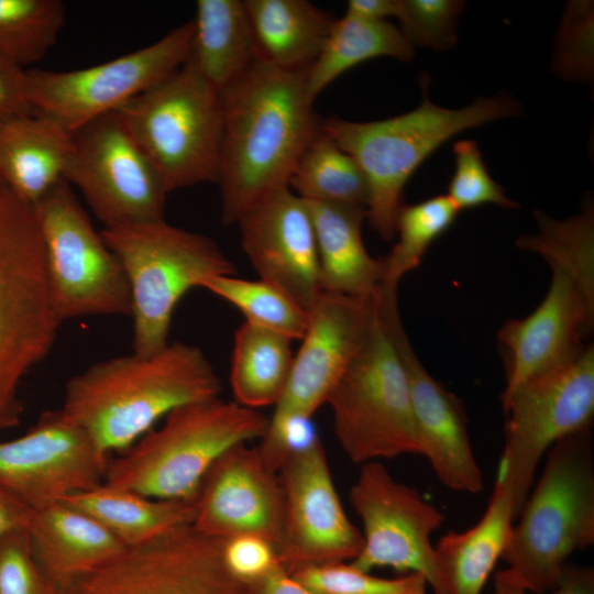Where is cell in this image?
I'll list each match as a JSON object with an SVG mask.
<instances>
[{"label":"cell","instance_id":"obj_1","mask_svg":"<svg viewBox=\"0 0 594 594\" xmlns=\"http://www.w3.org/2000/svg\"><path fill=\"white\" fill-rule=\"evenodd\" d=\"M307 72L257 59L220 92L222 132L216 183L221 219L237 221L270 195L289 187L304 151L321 129L306 89Z\"/></svg>","mask_w":594,"mask_h":594},{"label":"cell","instance_id":"obj_2","mask_svg":"<svg viewBox=\"0 0 594 594\" xmlns=\"http://www.w3.org/2000/svg\"><path fill=\"white\" fill-rule=\"evenodd\" d=\"M221 382L195 345L168 342L90 365L72 377L61 411L109 455L130 448L172 410L219 397Z\"/></svg>","mask_w":594,"mask_h":594},{"label":"cell","instance_id":"obj_3","mask_svg":"<svg viewBox=\"0 0 594 594\" xmlns=\"http://www.w3.org/2000/svg\"><path fill=\"white\" fill-rule=\"evenodd\" d=\"M544 455L501 557L507 563L504 574L537 594L553 591L569 557L594 543L591 427L560 439Z\"/></svg>","mask_w":594,"mask_h":594},{"label":"cell","instance_id":"obj_4","mask_svg":"<svg viewBox=\"0 0 594 594\" xmlns=\"http://www.w3.org/2000/svg\"><path fill=\"white\" fill-rule=\"evenodd\" d=\"M416 109L388 119L355 122L337 117L321 120L322 131L350 154L367 185L366 219L385 240L396 235L404 188L418 166L442 143L465 130L518 116L508 96L479 98L460 109L433 105L427 97Z\"/></svg>","mask_w":594,"mask_h":594},{"label":"cell","instance_id":"obj_5","mask_svg":"<svg viewBox=\"0 0 594 594\" xmlns=\"http://www.w3.org/2000/svg\"><path fill=\"white\" fill-rule=\"evenodd\" d=\"M61 323L34 207L0 180V431L20 424L22 380L47 356Z\"/></svg>","mask_w":594,"mask_h":594},{"label":"cell","instance_id":"obj_6","mask_svg":"<svg viewBox=\"0 0 594 594\" xmlns=\"http://www.w3.org/2000/svg\"><path fill=\"white\" fill-rule=\"evenodd\" d=\"M267 426L260 410L220 397L180 406L108 461L102 483L151 498L195 501L212 463L230 448L261 439Z\"/></svg>","mask_w":594,"mask_h":594},{"label":"cell","instance_id":"obj_7","mask_svg":"<svg viewBox=\"0 0 594 594\" xmlns=\"http://www.w3.org/2000/svg\"><path fill=\"white\" fill-rule=\"evenodd\" d=\"M101 234L127 275L133 352L153 354L168 344L173 314L191 288L235 265L210 238L157 221L103 228Z\"/></svg>","mask_w":594,"mask_h":594},{"label":"cell","instance_id":"obj_8","mask_svg":"<svg viewBox=\"0 0 594 594\" xmlns=\"http://www.w3.org/2000/svg\"><path fill=\"white\" fill-rule=\"evenodd\" d=\"M116 112L168 194L216 183L222 132L221 97L187 63Z\"/></svg>","mask_w":594,"mask_h":594},{"label":"cell","instance_id":"obj_9","mask_svg":"<svg viewBox=\"0 0 594 594\" xmlns=\"http://www.w3.org/2000/svg\"><path fill=\"white\" fill-rule=\"evenodd\" d=\"M326 404L337 440L351 461L362 465L420 454L406 371L380 310L367 342Z\"/></svg>","mask_w":594,"mask_h":594},{"label":"cell","instance_id":"obj_10","mask_svg":"<svg viewBox=\"0 0 594 594\" xmlns=\"http://www.w3.org/2000/svg\"><path fill=\"white\" fill-rule=\"evenodd\" d=\"M52 304L61 322L91 316H131L124 270L92 227L66 182L35 205Z\"/></svg>","mask_w":594,"mask_h":594},{"label":"cell","instance_id":"obj_11","mask_svg":"<svg viewBox=\"0 0 594 594\" xmlns=\"http://www.w3.org/2000/svg\"><path fill=\"white\" fill-rule=\"evenodd\" d=\"M505 446L497 479L512 496L515 520L547 451L560 439L591 427L594 415V348L535 376L501 399Z\"/></svg>","mask_w":594,"mask_h":594},{"label":"cell","instance_id":"obj_12","mask_svg":"<svg viewBox=\"0 0 594 594\" xmlns=\"http://www.w3.org/2000/svg\"><path fill=\"white\" fill-rule=\"evenodd\" d=\"M191 37L193 21H188L158 41L106 63L67 72L26 69L30 105L74 133L173 75L186 63Z\"/></svg>","mask_w":594,"mask_h":594},{"label":"cell","instance_id":"obj_13","mask_svg":"<svg viewBox=\"0 0 594 594\" xmlns=\"http://www.w3.org/2000/svg\"><path fill=\"white\" fill-rule=\"evenodd\" d=\"M223 542L178 526L70 579L58 594H250L228 569Z\"/></svg>","mask_w":594,"mask_h":594},{"label":"cell","instance_id":"obj_14","mask_svg":"<svg viewBox=\"0 0 594 594\" xmlns=\"http://www.w3.org/2000/svg\"><path fill=\"white\" fill-rule=\"evenodd\" d=\"M64 180L81 193L103 228L164 219L168 193L116 111L73 133Z\"/></svg>","mask_w":594,"mask_h":594},{"label":"cell","instance_id":"obj_15","mask_svg":"<svg viewBox=\"0 0 594 594\" xmlns=\"http://www.w3.org/2000/svg\"><path fill=\"white\" fill-rule=\"evenodd\" d=\"M349 497L363 524V547L350 561L353 566L419 573L435 594H449L431 543L446 519L438 507L416 487L395 480L378 461L361 465Z\"/></svg>","mask_w":594,"mask_h":594},{"label":"cell","instance_id":"obj_16","mask_svg":"<svg viewBox=\"0 0 594 594\" xmlns=\"http://www.w3.org/2000/svg\"><path fill=\"white\" fill-rule=\"evenodd\" d=\"M551 283L527 317L505 322L497 340L505 362L501 399L526 381L561 366L588 344L594 326V264L552 261Z\"/></svg>","mask_w":594,"mask_h":594},{"label":"cell","instance_id":"obj_17","mask_svg":"<svg viewBox=\"0 0 594 594\" xmlns=\"http://www.w3.org/2000/svg\"><path fill=\"white\" fill-rule=\"evenodd\" d=\"M278 476L285 498L277 547L280 565L289 573L305 565L355 559L363 536L342 507L321 439L288 454Z\"/></svg>","mask_w":594,"mask_h":594},{"label":"cell","instance_id":"obj_18","mask_svg":"<svg viewBox=\"0 0 594 594\" xmlns=\"http://www.w3.org/2000/svg\"><path fill=\"white\" fill-rule=\"evenodd\" d=\"M108 461L61 409L46 410L23 436L0 442V485L40 509L102 483Z\"/></svg>","mask_w":594,"mask_h":594},{"label":"cell","instance_id":"obj_19","mask_svg":"<svg viewBox=\"0 0 594 594\" xmlns=\"http://www.w3.org/2000/svg\"><path fill=\"white\" fill-rule=\"evenodd\" d=\"M378 295L320 292L307 308V324L290 375L274 411L314 416L367 342Z\"/></svg>","mask_w":594,"mask_h":594},{"label":"cell","instance_id":"obj_20","mask_svg":"<svg viewBox=\"0 0 594 594\" xmlns=\"http://www.w3.org/2000/svg\"><path fill=\"white\" fill-rule=\"evenodd\" d=\"M195 504L193 526L207 536H257L276 548L280 542L284 490L257 447L241 443L223 452L204 475Z\"/></svg>","mask_w":594,"mask_h":594},{"label":"cell","instance_id":"obj_21","mask_svg":"<svg viewBox=\"0 0 594 594\" xmlns=\"http://www.w3.org/2000/svg\"><path fill=\"white\" fill-rule=\"evenodd\" d=\"M378 309L406 371L420 454L446 487L480 493L483 472L472 450L463 403L432 377L416 355L402 324L397 302H380Z\"/></svg>","mask_w":594,"mask_h":594},{"label":"cell","instance_id":"obj_22","mask_svg":"<svg viewBox=\"0 0 594 594\" xmlns=\"http://www.w3.org/2000/svg\"><path fill=\"white\" fill-rule=\"evenodd\" d=\"M241 245L260 279L302 308L321 292L316 235L305 200L289 187L248 210L238 221Z\"/></svg>","mask_w":594,"mask_h":594},{"label":"cell","instance_id":"obj_23","mask_svg":"<svg viewBox=\"0 0 594 594\" xmlns=\"http://www.w3.org/2000/svg\"><path fill=\"white\" fill-rule=\"evenodd\" d=\"M72 147L73 133L47 116L1 120L0 180L33 206L64 180Z\"/></svg>","mask_w":594,"mask_h":594},{"label":"cell","instance_id":"obj_24","mask_svg":"<svg viewBox=\"0 0 594 594\" xmlns=\"http://www.w3.org/2000/svg\"><path fill=\"white\" fill-rule=\"evenodd\" d=\"M26 532L41 569L56 587L127 548L95 518L62 501L33 509Z\"/></svg>","mask_w":594,"mask_h":594},{"label":"cell","instance_id":"obj_25","mask_svg":"<svg viewBox=\"0 0 594 594\" xmlns=\"http://www.w3.org/2000/svg\"><path fill=\"white\" fill-rule=\"evenodd\" d=\"M318 252L321 292L359 297L378 295L384 261L370 255L362 239L366 209L360 206L305 201Z\"/></svg>","mask_w":594,"mask_h":594},{"label":"cell","instance_id":"obj_26","mask_svg":"<svg viewBox=\"0 0 594 594\" xmlns=\"http://www.w3.org/2000/svg\"><path fill=\"white\" fill-rule=\"evenodd\" d=\"M186 63L218 92L257 61L242 0H198Z\"/></svg>","mask_w":594,"mask_h":594},{"label":"cell","instance_id":"obj_27","mask_svg":"<svg viewBox=\"0 0 594 594\" xmlns=\"http://www.w3.org/2000/svg\"><path fill=\"white\" fill-rule=\"evenodd\" d=\"M257 59L307 72L319 55L333 19L307 0H243Z\"/></svg>","mask_w":594,"mask_h":594},{"label":"cell","instance_id":"obj_28","mask_svg":"<svg viewBox=\"0 0 594 594\" xmlns=\"http://www.w3.org/2000/svg\"><path fill=\"white\" fill-rule=\"evenodd\" d=\"M515 521L509 491L496 480L486 510L471 528L448 531L435 546L449 594H480Z\"/></svg>","mask_w":594,"mask_h":594},{"label":"cell","instance_id":"obj_29","mask_svg":"<svg viewBox=\"0 0 594 594\" xmlns=\"http://www.w3.org/2000/svg\"><path fill=\"white\" fill-rule=\"evenodd\" d=\"M62 502L88 514L125 547H134L183 525H193L195 501L151 498L100 483Z\"/></svg>","mask_w":594,"mask_h":594},{"label":"cell","instance_id":"obj_30","mask_svg":"<svg viewBox=\"0 0 594 594\" xmlns=\"http://www.w3.org/2000/svg\"><path fill=\"white\" fill-rule=\"evenodd\" d=\"M383 56L408 62L415 56V46L386 21H367L348 14L333 20L319 55L306 73L309 99L314 102L344 72Z\"/></svg>","mask_w":594,"mask_h":594},{"label":"cell","instance_id":"obj_31","mask_svg":"<svg viewBox=\"0 0 594 594\" xmlns=\"http://www.w3.org/2000/svg\"><path fill=\"white\" fill-rule=\"evenodd\" d=\"M290 342L249 322L237 329L230 370L234 402L257 410L278 403L292 371Z\"/></svg>","mask_w":594,"mask_h":594},{"label":"cell","instance_id":"obj_32","mask_svg":"<svg viewBox=\"0 0 594 594\" xmlns=\"http://www.w3.org/2000/svg\"><path fill=\"white\" fill-rule=\"evenodd\" d=\"M289 188L305 201L360 206L366 209L367 185L355 160L320 131L300 156Z\"/></svg>","mask_w":594,"mask_h":594},{"label":"cell","instance_id":"obj_33","mask_svg":"<svg viewBox=\"0 0 594 594\" xmlns=\"http://www.w3.org/2000/svg\"><path fill=\"white\" fill-rule=\"evenodd\" d=\"M459 212L447 195L402 205L396 220L398 241L391 253L383 257L381 297H397L402 278L418 267L430 245L450 228Z\"/></svg>","mask_w":594,"mask_h":594},{"label":"cell","instance_id":"obj_34","mask_svg":"<svg viewBox=\"0 0 594 594\" xmlns=\"http://www.w3.org/2000/svg\"><path fill=\"white\" fill-rule=\"evenodd\" d=\"M200 288L237 307L245 322L300 340L307 324V310L282 289L258 279L249 280L235 275H220L206 279Z\"/></svg>","mask_w":594,"mask_h":594},{"label":"cell","instance_id":"obj_35","mask_svg":"<svg viewBox=\"0 0 594 594\" xmlns=\"http://www.w3.org/2000/svg\"><path fill=\"white\" fill-rule=\"evenodd\" d=\"M65 22L59 0H0V54L21 67L41 61Z\"/></svg>","mask_w":594,"mask_h":594},{"label":"cell","instance_id":"obj_36","mask_svg":"<svg viewBox=\"0 0 594 594\" xmlns=\"http://www.w3.org/2000/svg\"><path fill=\"white\" fill-rule=\"evenodd\" d=\"M289 574L315 594H427L419 573L384 579L371 575L350 562H330L297 568Z\"/></svg>","mask_w":594,"mask_h":594},{"label":"cell","instance_id":"obj_37","mask_svg":"<svg viewBox=\"0 0 594 594\" xmlns=\"http://www.w3.org/2000/svg\"><path fill=\"white\" fill-rule=\"evenodd\" d=\"M453 154L455 168L447 196L459 211L487 204L506 209L519 207L517 202L505 195L504 189L491 177L475 141L460 140L455 142Z\"/></svg>","mask_w":594,"mask_h":594},{"label":"cell","instance_id":"obj_38","mask_svg":"<svg viewBox=\"0 0 594 594\" xmlns=\"http://www.w3.org/2000/svg\"><path fill=\"white\" fill-rule=\"evenodd\" d=\"M464 4L458 0H399V30L414 46L448 50L457 42Z\"/></svg>","mask_w":594,"mask_h":594},{"label":"cell","instance_id":"obj_39","mask_svg":"<svg viewBox=\"0 0 594 594\" xmlns=\"http://www.w3.org/2000/svg\"><path fill=\"white\" fill-rule=\"evenodd\" d=\"M0 594H58L38 564L26 530L0 540Z\"/></svg>","mask_w":594,"mask_h":594},{"label":"cell","instance_id":"obj_40","mask_svg":"<svg viewBox=\"0 0 594 594\" xmlns=\"http://www.w3.org/2000/svg\"><path fill=\"white\" fill-rule=\"evenodd\" d=\"M593 12L590 2H572L564 14L554 68L563 77L588 78L593 67Z\"/></svg>","mask_w":594,"mask_h":594},{"label":"cell","instance_id":"obj_41","mask_svg":"<svg viewBox=\"0 0 594 594\" xmlns=\"http://www.w3.org/2000/svg\"><path fill=\"white\" fill-rule=\"evenodd\" d=\"M223 557L230 572L245 585L264 578L280 565L275 544L251 535L226 539Z\"/></svg>","mask_w":594,"mask_h":594},{"label":"cell","instance_id":"obj_42","mask_svg":"<svg viewBox=\"0 0 594 594\" xmlns=\"http://www.w3.org/2000/svg\"><path fill=\"white\" fill-rule=\"evenodd\" d=\"M31 112L26 69L0 54V121Z\"/></svg>","mask_w":594,"mask_h":594},{"label":"cell","instance_id":"obj_43","mask_svg":"<svg viewBox=\"0 0 594 594\" xmlns=\"http://www.w3.org/2000/svg\"><path fill=\"white\" fill-rule=\"evenodd\" d=\"M494 594H528V591L510 581L501 570L494 576ZM546 594H594L593 569L568 563L559 585Z\"/></svg>","mask_w":594,"mask_h":594},{"label":"cell","instance_id":"obj_44","mask_svg":"<svg viewBox=\"0 0 594 594\" xmlns=\"http://www.w3.org/2000/svg\"><path fill=\"white\" fill-rule=\"evenodd\" d=\"M33 509L0 485V540L6 536L26 530Z\"/></svg>","mask_w":594,"mask_h":594},{"label":"cell","instance_id":"obj_45","mask_svg":"<svg viewBox=\"0 0 594 594\" xmlns=\"http://www.w3.org/2000/svg\"><path fill=\"white\" fill-rule=\"evenodd\" d=\"M246 587L250 594H315L298 583L282 565Z\"/></svg>","mask_w":594,"mask_h":594},{"label":"cell","instance_id":"obj_46","mask_svg":"<svg viewBox=\"0 0 594 594\" xmlns=\"http://www.w3.org/2000/svg\"><path fill=\"white\" fill-rule=\"evenodd\" d=\"M399 0H350L345 14L367 20L385 21L388 16L397 18Z\"/></svg>","mask_w":594,"mask_h":594}]
</instances>
